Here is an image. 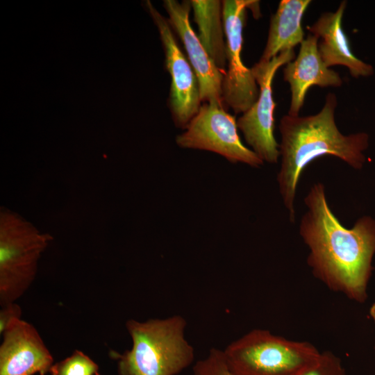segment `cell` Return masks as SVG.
I'll return each instance as SVG.
<instances>
[{
	"mask_svg": "<svg viewBox=\"0 0 375 375\" xmlns=\"http://www.w3.org/2000/svg\"><path fill=\"white\" fill-rule=\"evenodd\" d=\"M304 203L308 209L299 231L314 276L331 290L365 302L375 255V218L363 215L345 227L331 209L321 182L311 186Z\"/></svg>",
	"mask_w": 375,
	"mask_h": 375,
	"instance_id": "6da1fadb",
	"label": "cell"
},
{
	"mask_svg": "<svg viewBox=\"0 0 375 375\" xmlns=\"http://www.w3.org/2000/svg\"><path fill=\"white\" fill-rule=\"evenodd\" d=\"M336 96L328 93L322 108L307 116L284 115L280 120L281 166L277 182L290 222L294 223V201L298 183L306 167L324 156H335L353 169L360 170L366 163L365 151L369 135L366 132L344 135L335 119Z\"/></svg>",
	"mask_w": 375,
	"mask_h": 375,
	"instance_id": "7a4b0ae2",
	"label": "cell"
},
{
	"mask_svg": "<svg viewBox=\"0 0 375 375\" xmlns=\"http://www.w3.org/2000/svg\"><path fill=\"white\" fill-rule=\"evenodd\" d=\"M187 322L181 315L145 322H126L133 345L110 355L117 360L119 375H176L194 359L192 346L184 335Z\"/></svg>",
	"mask_w": 375,
	"mask_h": 375,
	"instance_id": "3957f363",
	"label": "cell"
},
{
	"mask_svg": "<svg viewBox=\"0 0 375 375\" xmlns=\"http://www.w3.org/2000/svg\"><path fill=\"white\" fill-rule=\"evenodd\" d=\"M224 356L234 375H302L321 356L313 344L253 329L229 344Z\"/></svg>",
	"mask_w": 375,
	"mask_h": 375,
	"instance_id": "277c9868",
	"label": "cell"
},
{
	"mask_svg": "<svg viewBox=\"0 0 375 375\" xmlns=\"http://www.w3.org/2000/svg\"><path fill=\"white\" fill-rule=\"evenodd\" d=\"M52 237L39 231L19 215L0 212V304L15 302L28 289L38 260Z\"/></svg>",
	"mask_w": 375,
	"mask_h": 375,
	"instance_id": "5b68a950",
	"label": "cell"
},
{
	"mask_svg": "<svg viewBox=\"0 0 375 375\" xmlns=\"http://www.w3.org/2000/svg\"><path fill=\"white\" fill-rule=\"evenodd\" d=\"M247 8H250L255 15H260L258 1H222L228 66L222 82V98L235 114L247 111L259 96V88L251 68L247 67L241 58Z\"/></svg>",
	"mask_w": 375,
	"mask_h": 375,
	"instance_id": "8992f818",
	"label": "cell"
},
{
	"mask_svg": "<svg viewBox=\"0 0 375 375\" xmlns=\"http://www.w3.org/2000/svg\"><path fill=\"white\" fill-rule=\"evenodd\" d=\"M183 149L209 151L233 163L260 167L264 162L241 141L237 120L223 108L205 103L190 120L184 131L176 138Z\"/></svg>",
	"mask_w": 375,
	"mask_h": 375,
	"instance_id": "52a82bcc",
	"label": "cell"
},
{
	"mask_svg": "<svg viewBox=\"0 0 375 375\" xmlns=\"http://www.w3.org/2000/svg\"><path fill=\"white\" fill-rule=\"evenodd\" d=\"M294 49L281 51L266 63H256L252 72L259 86V96L253 105L237 120L238 128L251 149L263 161L275 164L280 158L279 144L274 134L272 83L278 69L294 59Z\"/></svg>",
	"mask_w": 375,
	"mask_h": 375,
	"instance_id": "ba28073f",
	"label": "cell"
},
{
	"mask_svg": "<svg viewBox=\"0 0 375 375\" xmlns=\"http://www.w3.org/2000/svg\"><path fill=\"white\" fill-rule=\"evenodd\" d=\"M147 8L158 30L165 64L171 78L169 105L176 127L185 128L201 104L199 81L188 58L178 46L168 19L150 3Z\"/></svg>",
	"mask_w": 375,
	"mask_h": 375,
	"instance_id": "9c48e42d",
	"label": "cell"
},
{
	"mask_svg": "<svg viewBox=\"0 0 375 375\" xmlns=\"http://www.w3.org/2000/svg\"><path fill=\"white\" fill-rule=\"evenodd\" d=\"M168 22L181 39L197 77L201 101L223 106L222 86L224 73L212 60L190 22V1L165 0Z\"/></svg>",
	"mask_w": 375,
	"mask_h": 375,
	"instance_id": "30bf717a",
	"label": "cell"
},
{
	"mask_svg": "<svg viewBox=\"0 0 375 375\" xmlns=\"http://www.w3.org/2000/svg\"><path fill=\"white\" fill-rule=\"evenodd\" d=\"M0 375H45L53 358L36 328L21 319L1 334Z\"/></svg>",
	"mask_w": 375,
	"mask_h": 375,
	"instance_id": "8fae6325",
	"label": "cell"
},
{
	"mask_svg": "<svg viewBox=\"0 0 375 375\" xmlns=\"http://www.w3.org/2000/svg\"><path fill=\"white\" fill-rule=\"evenodd\" d=\"M319 38L309 34L300 44L299 53L283 69V80L290 86L291 101L288 115H299L308 89L338 88L342 85L340 74L327 67L318 51Z\"/></svg>",
	"mask_w": 375,
	"mask_h": 375,
	"instance_id": "7c38bea8",
	"label": "cell"
},
{
	"mask_svg": "<svg viewBox=\"0 0 375 375\" xmlns=\"http://www.w3.org/2000/svg\"><path fill=\"white\" fill-rule=\"evenodd\" d=\"M347 1H342L335 12L322 13L317 21L307 27L311 34L321 38L318 42L319 56L327 67H346L353 78L369 77L374 73L373 66L356 57L342 27Z\"/></svg>",
	"mask_w": 375,
	"mask_h": 375,
	"instance_id": "4fadbf2b",
	"label": "cell"
},
{
	"mask_svg": "<svg viewBox=\"0 0 375 375\" xmlns=\"http://www.w3.org/2000/svg\"><path fill=\"white\" fill-rule=\"evenodd\" d=\"M310 0H281L270 19L268 37L258 61L269 62L281 51L294 49L304 40L301 21Z\"/></svg>",
	"mask_w": 375,
	"mask_h": 375,
	"instance_id": "5bb4252c",
	"label": "cell"
},
{
	"mask_svg": "<svg viewBox=\"0 0 375 375\" xmlns=\"http://www.w3.org/2000/svg\"><path fill=\"white\" fill-rule=\"evenodd\" d=\"M198 38L215 65L222 71L227 64L222 1L191 0Z\"/></svg>",
	"mask_w": 375,
	"mask_h": 375,
	"instance_id": "9a60e30c",
	"label": "cell"
},
{
	"mask_svg": "<svg viewBox=\"0 0 375 375\" xmlns=\"http://www.w3.org/2000/svg\"><path fill=\"white\" fill-rule=\"evenodd\" d=\"M99 366L89 356L79 350L65 359L53 365L50 369L51 375H95Z\"/></svg>",
	"mask_w": 375,
	"mask_h": 375,
	"instance_id": "2e32d148",
	"label": "cell"
},
{
	"mask_svg": "<svg viewBox=\"0 0 375 375\" xmlns=\"http://www.w3.org/2000/svg\"><path fill=\"white\" fill-rule=\"evenodd\" d=\"M194 375H234L226 362L223 350L212 348L208 356L193 367Z\"/></svg>",
	"mask_w": 375,
	"mask_h": 375,
	"instance_id": "e0dca14e",
	"label": "cell"
},
{
	"mask_svg": "<svg viewBox=\"0 0 375 375\" xmlns=\"http://www.w3.org/2000/svg\"><path fill=\"white\" fill-rule=\"evenodd\" d=\"M302 375H348L340 358L330 351L322 352L317 364Z\"/></svg>",
	"mask_w": 375,
	"mask_h": 375,
	"instance_id": "ac0fdd59",
	"label": "cell"
},
{
	"mask_svg": "<svg viewBox=\"0 0 375 375\" xmlns=\"http://www.w3.org/2000/svg\"><path fill=\"white\" fill-rule=\"evenodd\" d=\"M21 308L15 302L2 306L0 311V333L2 334L13 322L21 319Z\"/></svg>",
	"mask_w": 375,
	"mask_h": 375,
	"instance_id": "d6986e66",
	"label": "cell"
},
{
	"mask_svg": "<svg viewBox=\"0 0 375 375\" xmlns=\"http://www.w3.org/2000/svg\"><path fill=\"white\" fill-rule=\"evenodd\" d=\"M369 314L375 324V302L370 307Z\"/></svg>",
	"mask_w": 375,
	"mask_h": 375,
	"instance_id": "ffe728a7",
	"label": "cell"
},
{
	"mask_svg": "<svg viewBox=\"0 0 375 375\" xmlns=\"http://www.w3.org/2000/svg\"><path fill=\"white\" fill-rule=\"evenodd\" d=\"M95 375H100L98 372Z\"/></svg>",
	"mask_w": 375,
	"mask_h": 375,
	"instance_id": "44dd1931",
	"label": "cell"
}]
</instances>
